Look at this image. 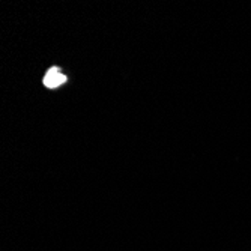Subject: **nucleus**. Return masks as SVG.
Returning a JSON list of instances; mask_svg holds the SVG:
<instances>
[{
    "mask_svg": "<svg viewBox=\"0 0 251 251\" xmlns=\"http://www.w3.org/2000/svg\"><path fill=\"white\" fill-rule=\"evenodd\" d=\"M65 81H66V77L60 73V70H59V68H56V66H53L51 70L47 74H45V77H44V84L47 86V87H50V89H54V87L63 84Z\"/></svg>",
    "mask_w": 251,
    "mask_h": 251,
    "instance_id": "1",
    "label": "nucleus"
}]
</instances>
